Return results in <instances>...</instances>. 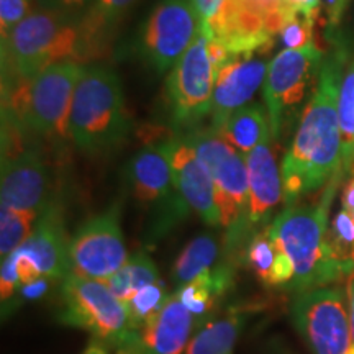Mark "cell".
Returning <instances> with one entry per match:
<instances>
[{"mask_svg":"<svg viewBox=\"0 0 354 354\" xmlns=\"http://www.w3.org/2000/svg\"><path fill=\"white\" fill-rule=\"evenodd\" d=\"M344 51H335L322 63L312 100L282 162V187L287 205L312 194L342 171V131L338 99L343 82Z\"/></svg>","mask_w":354,"mask_h":354,"instance_id":"6da1fadb","label":"cell"},{"mask_svg":"<svg viewBox=\"0 0 354 354\" xmlns=\"http://www.w3.org/2000/svg\"><path fill=\"white\" fill-rule=\"evenodd\" d=\"M342 176L339 172L330 180L317 205H287L269 227L272 238L294 264V281L289 286L292 290L325 287L354 272V259H339L326 233L330 205Z\"/></svg>","mask_w":354,"mask_h":354,"instance_id":"7a4b0ae2","label":"cell"},{"mask_svg":"<svg viewBox=\"0 0 354 354\" xmlns=\"http://www.w3.org/2000/svg\"><path fill=\"white\" fill-rule=\"evenodd\" d=\"M63 61H86L82 19L59 8L30 12L2 38V77L33 79Z\"/></svg>","mask_w":354,"mask_h":354,"instance_id":"3957f363","label":"cell"},{"mask_svg":"<svg viewBox=\"0 0 354 354\" xmlns=\"http://www.w3.org/2000/svg\"><path fill=\"white\" fill-rule=\"evenodd\" d=\"M130 131L120 77L107 66H84L71 109V141L84 154L104 156L125 143Z\"/></svg>","mask_w":354,"mask_h":354,"instance_id":"277c9868","label":"cell"},{"mask_svg":"<svg viewBox=\"0 0 354 354\" xmlns=\"http://www.w3.org/2000/svg\"><path fill=\"white\" fill-rule=\"evenodd\" d=\"M84 66L63 61L33 79H2V110L20 120L32 136L55 143L71 140V109Z\"/></svg>","mask_w":354,"mask_h":354,"instance_id":"5b68a950","label":"cell"},{"mask_svg":"<svg viewBox=\"0 0 354 354\" xmlns=\"http://www.w3.org/2000/svg\"><path fill=\"white\" fill-rule=\"evenodd\" d=\"M209 169L215 184L228 246L245 241L250 228V180L245 154L230 145L214 128H197L180 135Z\"/></svg>","mask_w":354,"mask_h":354,"instance_id":"8992f818","label":"cell"},{"mask_svg":"<svg viewBox=\"0 0 354 354\" xmlns=\"http://www.w3.org/2000/svg\"><path fill=\"white\" fill-rule=\"evenodd\" d=\"M57 318L63 325L86 330L97 342L120 348L138 339L131 328L127 305L113 295L104 281L68 274L61 282V310Z\"/></svg>","mask_w":354,"mask_h":354,"instance_id":"52a82bcc","label":"cell"},{"mask_svg":"<svg viewBox=\"0 0 354 354\" xmlns=\"http://www.w3.org/2000/svg\"><path fill=\"white\" fill-rule=\"evenodd\" d=\"M171 141L167 138L146 145L128 161L125 169L131 196L149 212L151 240L169 232L190 210L172 176Z\"/></svg>","mask_w":354,"mask_h":354,"instance_id":"ba28073f","label":"cell"},{"mask_svg":"<svg viewBox=\"0 0 354 354\" xmlns=\"http://www.w3.org/2000/svg\"><path fill=\"white\" fill-rule=\"evenodd\" d=\"M215 79L216 66L210 56L209 39L201 30L166 81L167 110L176 135L197 130L210 117Z\"/></svg>","mask_w":354,"mask_h":354,"instance_id":"9c48e42d","label":"cell"},{"mask_svg":"<svg viewBox=\"0 0 354 354\" xmlns=\"http://www.w3.org/2000/svg\"><path fill=\"white\" fill-rule=\"evenodd\" d=\"M289 17L286 0H227L214 26L203 35L230 56L253 55L272 43Z\"/></svg>","mask_w":354,"mask_h":354,"instance_id":"30bf717a","label":"cell"},{"mask_svg":"<svg viewBox=\"0 0 354 354\" xmlns=\"http://www.w3.org/2000/svg\"><path fill=\"white\" fill-rule=\"evenodd\" d=\"M292 315L313 354H348L353 349L351 318L343 290L317 287L300 292Z\"/></svg>","mask_w":354,"mask_h":354,"instance_id":"8fae6325","label":"cell"},{"mask_svg":"<svg viewBox=\"0 0 354 354\" xmlns=\"http://www.w3.org/2000/svg\"><path fill=\"white\" fill-rule=\"evenodd\" d=\"M128 253L120 225V205L88 218L69 243V269L79 277L105 281L120 271Z\"/></svg>","mask_w":354,"mask_h":354,"instance_id":"7c38bea8","label":"cell"},{"mask_svg":"<svg viewBox=\"0 0 354 354\" xmlns=\"http://www.w3.org/2000/svg\"><path fill=\"white\" fill-rule=\"evenodd\" d=\"M198 32L201 24L192 0H161L141 30V55L156 73H165L174 68Z\"/></svg>","mask_w":354,"mask_h":354,"instance_id":"4fadbf2b","label":"cell"},{"mask_svg":"<svg viewBox=\"0 0 354 354\" xmlns=\"http://www.w3.org/2000/svg\"><path fill=\"white\" fill-rule=\"evenodd\" d=\"M323 51L315 43L304 50H284L274 56L268 66L263 84V97L269 115V125L277 138L282 115L300 104L312 76L322 68Z\"/></svg>","mask_w":354,"mask_h":354,"instance_id":"5bb4252c","label":"cell"},{"mask_svg":"<svg viewBox=\"0 0 354 354\" xmlns=\"http://www.w3.org/2000/svg\"><path fill=\"white\" fill-rule=\"evenodd\" d=\"M53 192V172L35 146L15 156L2 159V209L26 210L41 215L56 202Z\"/></svg>","mask_w":354,"mask_h":354,"instance_id":"9a60e30c","label":"cell"},{"mask_svg":"<svg viewBox=\"0 0 354 354\" xmlns=\"http://www.w3.org/2000/svg\"><path fill=\"white\" fill-rule=\"evenodd\" d=\"M268 66L253 55L230 57L216 71L212 97L210 128L218 130L232 115L250 105L261 84H264Z\"/></svg>","mask_w":354,"mask_h":354,"instance_id":"2e32d148","label":"cell"},{"mask_svg":"<svg viewBox=\"0 0 354 354\" xmlns=\"http://www.w3.org/2000/svg\"><path fill=\"white\" fill-rule=\"evenodd\" d=\"M169 158L177 190L189 209L210 227H223L214 179L192 146L180 135L172 136Z\"/></svg>","mask_w":354,"mask_h":354,"instance_id":"e0dca14e","label":"cell"},{"mask_svg":"<svg viewBox=\"0 0 354 354\" xmlns=\"http://www.w3.org/2000/svg\"><path fill=\"white\" fill-rule=\"evenodd\" d=\"M69 243L63 209L56 201L39 215L33 233L17 251L28 256L41 276L50 277L55 282H63L71 272Z\"/></svg>","mask_w":354,"mask_h":354,"instance_id":"ac0fdd59","label":"cell"},{"mask_svg":"<svg viewBox=\"0 0 354 354\" xmlns=\"http://www.w3.org/2000/svg\"><path fill=\"white\" fill-rule=\"evenodd\" d=\"M250 180V228L268 223L272 210L284 197L282 172L271 148V138H266L254 149L245 154Z\"/></svg>","mask_w":354,"mask_h":354,"instance_id":"d6986e66","label":"cell"},{"mask_svg":"<svg viewBox=\"0 0 354 354\" xmlns=\"http://www.w3.org/2000/svg\"><path fill=\"white\" fill-rule=\"evenodd\" d=\"M196 326V317L174 292L161 312L138 331V344L143 354H183Z\"/></svg>","mask_w":354,"mask_h":354,"instance_id":"ffe728a7","label":"cell"},{"mask_svg":"<svg viewBox=\"0 0 354 354\" xmlns=\"http://www.w3.org/2000/svg\"><path fill=\"white\" fill-rule=\"evenodd\" d=\"M248 264L266 286H290L294 281V264L286 251L274 240L271 230L264 227L254 233L246 250Z\"/></svg>","mask_w":354,"mask_h":354,"instance_id":"44dd1931","label":"cell"},{"mask_svg":"<svg viewBox=\"0 0 354 354\" xmlns=\"http://www.w3.org/2000/svg\"><path fill=\"white\" fill-rule=\"evenodd\" d=\"M215 131H218L230 145H233L243 154L250 153L266 138L272 136L269 115H266L264 109L256 104H250L236 110Z\"/></svg>","mask_w":354,"mask_h":354,"instance_id":"7402d4cb","label":"cell"},{"mask_svg":"<svg viewBox=\"0 0 354 354\" xmlns=\"http://www.w3.org/2000/svg\"><path fill=\"white\" fill-rule=\"evenodd\" d=\"M135 0H95V6L82 17V38L86 59L100 55L109 44L113 28L123 13L131 7Z\"/></svg>","mask_w":354,"mask_h":354,"instance_id":"603a6c76","label":"cell"},{"mask_svg":"<svg viewBox=\"0 0 354 354\" xmlns=\"http://www.w3.org/2000/svg\"><path fill=\"white\" fill-rule=\"evenodd\" d=\"M241 330V313H225V315L203 323L201 330L189 342L185 354H232Z\"/></svg>","mask_w":354,"mask_h":354,"instance_id":"cb8c5ba5","label":"cell"},{"mask_svg":"<svg viewBox=\"0 0 354 354\" xmlns=\"http://www.w3.org/2000/svg\"><path fill=\"white\" fill-rule=\"evenodd\" d=\"M218 253V243L212 234H198L197 238H194L184 248L174 264L172 279H174L176 290L192 282L202 274L214 271Z\"/></svg>","mask_w":354,"mask_h":354,"instance_id":"d4e9b609","label":"cell"},{"mask_svg":"<svg viewBox=\"0 0 354 354\" xmlns=\"http://www.w3.org/2000/svg\"><path fill=\"white\" fill-rule=\"evenodd\" d=\"M339 131H342V171L349 172L354 166V63L343 76L338 99Z\"/></svg>","mask_w":354,"mask_h":354,"instance_id":"484cf974","label":"cell"},{"mask_svg":"<svg viewBox=\"0 0 354 354\" xmlns=\"http://www.w3.org/2000/svg\"><path fill=\"white\" fill-rule=\"evenodd\" d=\"M38 214L26 210L2 209L0 212V253L2 259L15 253L33 233Z\"/></svg>","mask_w":354,"mask_h":354,"instance_id":"4316f807","label":"cell"},{"mask_svg":"<svg viewBox=\"0 0 354 354\" xmlns=\"http://www.w3.org/2000/svg\"><path fill=\"white\" fill-rule=\"evenodd\" d=\"M167 299H169V294H167L166 284L162 281H158L135 292L125 302L131 328L138 333L146 323L161 312Z\"/></svg>","mask_w":354,"mask_h":354,"instance_id":"83f0119b","label":"cell"},{"mask_svg":"<svg viewBox=\"0 0 354 354\" xmlns=\"http://www.w3.org/2000/svg\"><path fill=\"white\" fill-rule=\"evenodd\" d=\"M328 243L339 259H354V215L342 209L328 233Z\"/></svg>","mask_w":354,"mask_h":354,"instance_id":"f1b7e54d","label":"cell"},{"mask_svg":"<svg viewBox=\"0 0 354 354\" xmlns=\"http://www.w3.org/2000/svg\"><path fill=\"white\" fill-rule=\"evenodd\" d=\"M313 25L315 20L302 13H294L284 21L281 28V39L286 50H304L313 44Z\"/></svg>","mask_w":354,"mask_h":354,"instance_id":"f546056e","label":"cell"},{"mask_svg":"<svg viewBox=\"0 0 354 354\" xmlns=\"http://www.w3.org/2000/svg\"><path fill=\"white\" fill-rule=\"evenodd\" d=\"M125 268L128 274H130L133 294L146 286L161 281L156 264L153 263V259L146 253L133 254L131 258H128Z\"/></svg>","mask_w":354,"mask_h":354,"instance_id":"4dcf8cb0","label":"cell"},{"mask_svg":"<svg viewBox=\"0 0 354 354\" xmlns=\"http://www.w3.org/2000/svg\"><path fill=\"white\" fill-rule=\"evenodd\" d=\"M30 13V0H0V35L8 33Z\"/></svg>","mask_w":354,"mask_h":354,"instance_id":"1f68e13d","label":"cell"},{"mask_svg":"<svg viewBox=\"0 0 354 354\" xmlns=\"http://www.w3.org/2000/svg\"><path fill=\"white\" fill-rule=\"evenodd\" d=\"M53 284H56V282L46 276L35 279L33 282H28V284L20 286L19 290H17V294L13 295L12 300H8L7 305H13V307L17 308V307H20L21 304L39 300L41 297H44L48 292H50Z\"/></svg>","mask_w":354,"mask_h":354,"instance_id":"d6a6232c","label":"cell"},{"mask_svg":"<svg viewBox=\"0 0 354 354\" xmlns=\"http://www.w3.org/2000/svg\"><path fill=\"white\" fill-rule=\"evenodd\" d=\"M21 286L19 269H17L15 254H8L2 259V272H0V294H2V304L6 305L8 300H12L17 294L19 287Z\"/></svg>","mask_w":354,"mask_h":354,"instance_id":"836d02e7","label":"cell"},{"mask_svg":"<svg viewBox=\"0 0 354 354\" xmlns=\"http://www.w3.org/2000/svg\"><path fill=\"white\" fill-rule=\"evenodd\" d=\"M192 3L196 7L201 30L203 33H207L220 17L227 0H192Z\"/></svg>","mask_w":354,"mask_h":354,"instance_id":"e575fe53","label":"cell"},{"mask_svg":"<svg viewBox=\"0 0 354 354\" xmlns=\"http://www.w3.org/2000/svg\"><path fill=\"white\" fill-rule=\"evenodd\" d=\"M286 6L289 8L290 15L294 13H302L305 17L317 20L318 13L322 10L320 0H286Z\"/></svg>","mask_w":354,"mask_h":354,"instance_id":"d590c367","label":"cell"},{"mask_svg":"<svg viewBox=\"0 0 354 354\" xmlns=\"http://www.w3.org/2000/svg\"><path fill=\"white\" fill-rule=\"evenodd\" d=\"M322 7H325L326 15H328L330 26H336L342 20V15L346 7L348 0H320Z\"/></svg>","mask_w":354,"mask_h":354,"instance_id":"8d00e7d4","label":"cell"},{"mask_svg":"<svg viewBox=\"0 0 354 354\" xmlns=\"http://www.w3.org/2000/svg\"><path fill=\"white\" fill-rule=\"evenodd\" d=\"M342 209H344L346 212H349V214L354 215V177L346 184V187H344Z\"/></svg>","mask_w":354,"mask_h":354,"instance_id":"74e56055","label":"cell"},{"mask_svg":"<svg viewBox=\"0 0 354 354\" xmlns=\"http://www.w3.org/2000/svg\"><path fill=\"white\" fill-rule=\"evenodd\" d=\"M51 8H59V10H74V8L82 7L87 0H50Z\"/></svg>","mask_w":354,"mask_h":354,"instance_id":"f35d334b","label":"cell"},{"mask_svg":"<svg viewBox=\"0 0 354 354\" xmlns=\"http://www.w3.org/2000/svg\"><path fill=\"white\" fill-rule=\"evenodd\" d=\"M348 299H349V318H351L353 330V348H354V279H351L348 286Z\"/></svg>","mask_w":354,"mask_h":354,"instance_id":"ab89813d","label":"cell"},{"mask_svg":"<svg viewBox=\"0 0 354 354\" xmlns=\"http://www.w3.org/2000/svg\"><path fill=\"white\" fill-rule=\"evenodd\" d=\"M117 354H143V351H141L138 339H135L133 343L123 344V346L117 348Z\"/></svg>","mask_w":354,"mask_h":354,"instance_id":"60d3db41","label":"cell"},{"mask_svg":"<svg viewBox=\"0 0 354 354\" xmlns=\"http://www.w3.org/2000/svg\"><path fill=\"white\" fill-rule=\"evenodd\" d=\"M82 354H107V349H105V344H102L100 342L94 339Z\"/></svg>","mask_w":354,"mask_h":354,"instance_id":"b9f144b4","label":"cell"},{"mask_svg":"<svg viewBox=\"0 0 354 354\" xmlns=\"http://www.w3.org/2000/svg\"><path fill=\"white\" fill-rule=\"evenodd\" d=\"M348 354H354V348H353V349H351V351H349Z\"/></svg>","mask_w":354,"mask_h":354,"instance_id":"7bdbcfd3","label":"cell"}]
</instances>
